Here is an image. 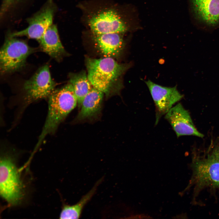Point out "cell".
Returning <instances> with one entry per match:
<instances>
[{"mask_svg":"<svg viewBox=\"0 0 219 219\" xmlns=\"http://www.w3.org/2000/svg\"><path fill=\"white\" fill-rule=\"evenodd\" d=\"M192 153V174L185 190L192 189V204H196L204 190L214 193L219 190V141L211 143L204 150L194 148Z\"/></svg>","mask_w":219,"mask_h":219,"instance_id":"6da1fadb","label":"cell"},{"mask_svg":"<svg viewBox=\"0 0 219 219\" xmlns=\"http://www.w3.org/2000/svg\"><path fill=\"white\" fill-rule=\"evenodd\" d=\"M87 76L93 87L106 96L121 88L120 85L122 76L129 68V65L119 63L113 58L105 57L99 59L87 58L86 60Z\"/></svg>","mask_w":219,"mask_h":219,"instance_id":"7a4b0ae2","label":"cell"},{"mask_svg":"<svg viewBox=\"0 0 219 219\" xmlns=\"http://www.w3.org/2000/svg\"><path fill=\"white\" fill-rule=\"evenodd\" d=\"M77 104V99L70 83L54 90L49 97L47 116L35 149L39 147L47 135L55 131Z\"/></svg>","mask_w":219,"mask_h":219,"instance_id":"3957f363","label":"cell"},{"mask_svg":"<svg viewBox=\"0 0 219 219\" xmlns=\"http://www.w3.org/2000/svg\"><path fill=\"white\" fill-rule=\"evenodd\" d=\"M34 50L25 42L10 36L0 50L1 73L4 74L22 68L27 57Z\"/></svg>","mask_w":219,"mask_h":219,"instance_id":"277c9868","label":"cell"},{"mask_svg":"<svg viewBox=\"0 0 219 219\" xmlns=\"http://www.w3.org/2000/svg\"><path fill=\"white\" fill-rule=\"evenodd\" d=\"M0 192L8 203L17 204L22 199V185L17 168L10 157L1 158L0 165Z\"/></svg>","mask_w":219,"mask_h":219,"instance_id":"5b68a950","label":"cell"},{"mask_svg":"<svg viewBox=\"0 0 219 219\" xmlns=\"http://www.w3.org/2000/svg\"><path fill=\"white\" fill-rule=\"evenodd\" d=\"M56 85L51 77L48 66H43L24 84L27 103L49 97L55 89Z\"/></svg>","mask_w":219,"mask_h":219,"instance_id":"8992f818","label":"cell"},{"mask_svg":"<svg viewBox=\"0 0 219 219\" xmlns=\"http://www.w3.org/2000/svg\"><path fill=\"white\" fill-rule=\"evenodd\" d=\"M88 23L93 34H123L129 29L120 14L112 9L101 11L94 14L89 19Z\"/></svg>","mask_w":219,"mask_h":219,"instance_id":"52a82bcc","label":"cell"},{"mask_svg":"<svg viewBox=\"0 0 219 219\" xmlns=\"http://www.w3.org/2000/svg\"><path fill=\"white\" fill-rule=\"evenodd\" d=\"M151 93L155 106V125L161 117L166 114L173 105L181 100L183 95L176 86L166 87L155 84L148 80L145 82Z\"/></svg>","mask_w":219,"mask_h":219,"instance_id":"ba28073f","label":"cell"},{"mask_svg":"<svg viewBox=\"0 0 219 219\" xmlns=\"http://www.w3.org/2000/svg\"><path fill=\"white\" fill-rule=\"evenodd\" d=\"M165 118L177 137L185 135L204 137L195 127L189 112L180 103L172 107L165 114Z\"/></svg>","mask_w":219,"mask_h":219,"instance_id":"9c48e42d","label":"cell"},{"mask_svg":"<svg viewBox=\"0 0 219 219\" xmlns=\"http://www.w3.org/2000/svg\"><path fill=\"white\" fill-rule=\"evenodd\" d=\"M53 9L50 7L47 8L29 20L27 28L14 33L10 36H24L39 41L47 29L53 24Z\"/></svg>","mask_w":219,"mask_h":219,"instance_id":"30bf717a","label":"cell"},{"mask_svg":"<svg viewBox=\"0 0 219 219\" xmlns=\"http://www.w3.org/2000/svg\"><path fill=\"white\" fill-rule=\"evenodd\" d=\"M196 18L207 26L219 24V0H190Z\"/></svg>","mask_w":219,"mask_h":219,"instance_id":"8fae6325","label":"cell"},{"mask_svg":"<svg viewBox=\"0 0 219 219\" xmlns=\"http://www.w3.org/2000/svg\"><path fill=\"white\" fill-rule=\"evenodd\" d=\"M122 33H114L93 34V40L99 52L105 57L119 56L124 46Z\"/></svg>","mask_w":219,"mask_h":219,"instance_id":"7c38bea8","label":"cell"},{"mask_svg":"<svg viewBox=\"0 0 219 219\" xmlns=\"http://www.w3.org/2000/svg\"><path fill=\"white\" fill-rule=\"evenodd\" d=\"M38 42L43 51L57 61L60 60L66 53L54 25L49 27Z\"/></svg>","mask_w":219,"mask_h":219,"instance_id":"4fadbf2b","label":"cell"},{"mask_svg":"<svg viewBox=\"0 0 219 219\" xmlns=\"http://www.w3.org/2000/svg\"><path fill=\"white\" fill-rule=\"evenodd\" d=\"M103 94L102 92L93 87L83 99L76 119L81 120L97 114L101 107Z\"/></svg>","mask_w":219,"mask_h":219,"instance_id":"5bb4252c","label":"cell"},{"mask_svg":"<svg viewBox=\"0 0 219 219\" xmlns=\"http://www.w3.org/2000/svg\"><path fill=\"white\" fill-rule=\"evenodd\" d=\"M103 177L99 179L86 194L83 196L78 202L70 205L64 204L60 215V219H78L81 217L83 210L94 196L99 185L103 180Z\"/></svg>","mask_w":219,"mask_h":219,"instance_id":"9a60e30c","label":"cell"},{"mask_svg":"<svg viewBox=\"0 0 219 219\" xmlns=\"http://www.w3.org/2000/svg\"><path fill=\"white\" fill-rule=\"evenodd\" d=\"M69 82L72 85L78 101L79 107L86 95L93 87L85 73L70 74Z\"/></svg>","mask_w":219,"mask_h":219,"instance_id":"2e32d148","label":"cell"},{"mask_svg":"<svg viewBox=\"0 0 219 219\" xmlns=\"http://www.w3.org/2000/svg\"><path fill=\"white\" fill-rule=\"evenodd\" d=\"M16 0H3L2 5L1 12L4 13L11 5Z\"/></svg>","mask_w":219,"mask_h":219,"instance_id":"e0dca14e","label":"cell"}]
</instances>
